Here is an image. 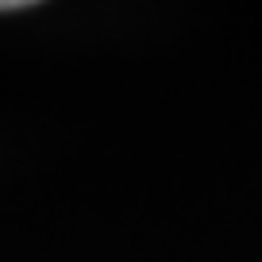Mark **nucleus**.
Listing matches in <instances>:
<instances>
[{
  "mask_svg": "<svg viewBox=\"0 0 262 262\" xmlns=\"http://www.w3.org/2000/svg\"><path fill=\"white\" fill-rule=\"evenodd\" d=\"M12 8H27L24 0H0V12H12Z\"/></svg>",
  "mask_w": 262,
  "mask_h": 262,
  "instance_id": "1",
  "label": "nucleus"
}]
</instances>
